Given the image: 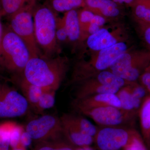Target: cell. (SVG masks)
<instances>
[{
    "mask_svg": "<svg viewBox=\"0 0 150 150\" xmlns=\"http://www.w3.org/2000/svg\"><path fill=\"white\" fill-rule=\"evenodd\" d=\"M1 55L4 70L15 75L23 74L31 58L26 44L8 25L4 26Z\"/></svg>",
    "mask_w": 150,
    "mask_h": 150,
    "instance_id": "3",
    "label": "cell"
},
{
    "mask_svg": "<svg viewBox=\"0 0 150 150\" xmlns=\"http://www.w3.org/2000/svg\"><path fill=\"white\" fill-rule=\"evenodd\" d=\"M116 43V39L105 28L100 29L96 33L90 35L87 41L88 47L94 51H101Z\"/></svg>",
    "mask_w": 150,
    "mask_h": 150,
    "instance_id": "13",
    "label": "cell"
},
{
    "mask_svg": "<svg viewBox=\"0 0 150 150\" xmlns=\"http://www.w3.org/2000/svg\"><path fill=\"white\" fill-rule=\"evenodd\" d=\"M75 150H95L91 147L90 146H88L81 147H78L76 148Z\"/></svg>",
    "mask_w": 150,
    "mask_h": 150,
    "instance_id": "36",
    "label": "cell"
},
{
    "mask_svg": "<svg viewBox=\"0 0 150 150\" xmlns=\"http://www.w3.org/2000/svg\"><path fill=\"white\" fill-rule=\"evenodd\" d=\"M136 3H142V4H150V0H137Z\"/></svg>",
    "mask_w": 150,
    "mask_h": 150,
    "instance_id": "37",
    "label": "cell"
},
{
    "mask_svg": "<svg viewBox=\"0 0 150 150\" xmlns=\"http://www.w3.org/2000/svg\"><path fill=\"white\" fill-rule=\"evenodd\" d=\"M140 134L133 128L107 126L98 129L94 143L98 150H119Z\"/></svg>",
    "mask_w": 150,
    "mask_h": 150,
    "instance_id": "5",
    "label": "cell"
},
{
    "mask_svg": "<svg viewBox=\"0 0 150 150\" xmlns=\"http://www.w3.org/2000/svg\"><path fill=\"white\" fill-rule=\"evenodd\" d=\"M2 16L1 7H0V71L4 70V67H3L2 58L1 55L2 41L3 32H4V26H3L1 23V17Z\"/></svg>",
    "mask_w": 150,
    "mask_h": 150,
    "instance_id": "32",
    "label": "cell"
},
{
    "mask_svg": "<svg viewBox=\"0 0 150 150\" xmlns=\"http://www.w3.org/2000/svg\"><path fill=\"white\" fill-rule=\"evenodd\" d=\"M72 105L76 112L104 106H112L121 108V103L116 94L102 93L85 98L82 99L73 100Z\"/></svg>",
    "mask_w": 150,
    "mask_h": 150,
    "instance_id": "11",
    "label": "cell"
},
{
    "mask_svg": "<svg viewBox=\"0 0 150 150\" xmlns=\"http://www.w3.org/2000/svg\"><path fill=\"white\" fill-rule=\"evenodd\" d=\"M139 118L141 135L149 150H150V95L142 103L138 113Z\"/></svg>",
    "mask_w": 150,
    "mask_h": 150,
    "instance_id": "17",
    "label": "cell"
},
{
    "mask_svg": "<svg viewBox=\"0 0 150 150\" xmlns=\"http://www.w3.org/2000/svg\"><path fill=\"white\" fill-rule=\"evenodd\" d=\"M13 150H25V149L24 147L22 146V147H19L17 146V147L15 148H14Z\"/></svg>",
    "mask_w": 150,
    "mask_h": 150,
    "instance_id": "38",
    "label": "cell"
},
{
    "mask_svg": "<svg viewBox=\"0 0 150 150\" xmlns=\"http://www.w3.org/2000/svg\"><path fill=\"white\" fill-rule=\"evenodd\" d=\"M75 147L66 139L61 138L38 142L33 150H75Z\"/></svg>",
    "mask_w": 150,
    "mask_h": 150,
    "instance_id": "21",
    "label": "cell"
},
{
    "mask_svg": "<svg viewBox=\"0 0 150 150\" xmlns=\"http://www.w3.org/2000/svg\"><path fill=\"white\" fill-rule=\"evenodd\" d=\"M20 86L28 104L36 109L40 96L47 89L30 83L23 78L20 82Z\"/></svg>",
    "mask_w": 150,
    "mask_h": 150,
    "instance_id": "19",
    "label": "cell"
},
{
    "mask_svg": "<svg viewBox=\"0 0 150 150\" xmlns=\"http://www.w3.org/2000/svg\"><path fill=\"white\" fill-rule=\"evenodd\" d=\"M144 40L148 45L150 46V25L141 26Z\"/></svg>",
    "mask_w": 150,
    "mask_h": 150,
    "instance_id": "33",
    "label": "cell"
},
{
    "mask_svg": "<svg viewBox=\"0 0 150 150\" xmlns=\"http://www.w3.org/2000/svg\"><path fill=\"white\" fill-rule=\"evenodd\" d=\"M100 29V26L93 23H90L87 27L88 31L91 35L96 33Z\"/></svg>",
    "mask_w": 150,
    "mask_h": 150,
    "instance_id": "35",
    "label": "cell"
},
{
    "mask_svg": "<svg viewBox=\"0 0 150 150\" xmlns=\"http://www.w3.org/2000/svg\"><path fill=\"white\" fill-rule=\"evenodd\" d=\"M56 37L58 42H63L68 38V35L62 19L58 18L56 25Z\"/></svg>",
    "mask_w": 150,
    "mask_h": 150,
    "instance_id": "30",
    "label": "cell"
},
{
    "mask_svg": "<svg viewBox=\"0 0 150 150\" xmlns=\"http://www.w3.org/2000/svg\"><path fill=\"white\" fill-rule=\"evenodd\" d=\"M130 83L120 88L116 94L121 102V108L137 115L143 102L133 95Z\"/></svg>",
    "mask_w": 150,
    "mask_h": 150,
    "instance_id": "14",
    "label": "cell"
},
{
    "mask_svg": "<svg viewBox=\"0 0 150 150\" xmlns=\"http://www.w3.org/2000/svg\"><path fill=\"white\" fill-rule=\"evenodd\" d=\"M94 76L103 85L112 86L120 88L130 83L108 70L102 71Z\"/></svg>",
    "mask_w": 150,
    "mask_h": 150,
    "instance_id": "23",
    "label": "cell"
},
{
    "mask_svg": "<svg viewBox=\"0 0 150 150\" xmlns=\"http://www.w3.org/2000/svg\"><path fill=\"white\" fill-rule=\"evenodd\" d=\"M28 105L24 96L0 80V118L22 116L27 112Z\"/></svg>",
    "mask_w": 150,
    "mask_h": 150,
    "instance_id": "7",
    "label": "cell"
},
{
    "mask_svg": "<svg viewBox=\"0 0 150 150\" xmlns=\"http://www.w3.org/2000/svg\"><path fill=\"white\" fill-rule=\"evenodd\" d=\"M60 117L63 136L70 144L81 147L90 146L93 143V137L82 132L67 118L65 113Z\"/></svg>",
    "mask_w": 150,
    "mask_h": 150,
    "instance_id": "12",
    "label": "cell"
},
{
    "mask_svg": "<svg viewBox=\"0 0 150 150\" xmlns=\"http://www.w3.org/2000/svg\"><path fill=\"white\" fill-rule=\"evenodd\" d=\"M144 51H137L132 55L124 53L112 62L110 72L129 83L137 81L136 74L143 66Z\"/></svg>",
    "mask_w": 150,
    "mask_h": 150,
    "instance_id": "9",
    "label": "cell"
},
{
    "mask_svg": "<svg viewBox=\"0 0 150 150\" xmlns=\"http://www.w3.org/2000/svg\"><path fill=\"white\" fill-rule=\"evenodd\" d=\"M68 38L72 41H76L81 35L78 12L75 9L66 12L62 18Z\"/></svg>",
    "mask_w": 150,
    "mask_h": 150,
    "instance_id": "16",
    "label": "cell"
},
{
    "mask_svg": "<svg viewBox=\"0 0 150 150\" xmlns=\"http://www.w3.org/2000/svg\"><path fill=\"white\" fill-rule=\"evenodd\" d=\"M78 113L89 117L95 123L104 127L119 126L134 121L137 116L121 108L112 106L86 109Z\"/></svg>",
    "mask_w": 150,
    "mask_h": 150,
    "instance_id": "8",
    "label": "cell"
},
{
    "mask_svg": "<svg viewBox=\"0 0 150 150\" xmlns=\"http://www.w3.org/2000/svg\"><path fill=\"white\" fill-rule=\"evenodd\" d=\"M134 13L141 26L150 25V4L135 3Z\"/></svg>",
    "mask_w": 150,
    "mask_h": 150,
    "instance_id": "24",
    "label": "cell"
},
{
    "mask_svg": "<svg viewBox=\"0 0 150 150\" xmlns=\"http://www.w3.org/2000/svg\"><path fill=\"white\" fill-rule=\"evenodd\" d=\"M77 84L73 93V100H76L102 93L116 94L119 88L100 83L95 76L76 83Z\"/></svg>",
    "mask_w": 150,
    "mask_h": 150,
    "instance_id": "10",
    "label": "cell"
},
{
    "mask_svg": "<svg viewBox=\"0 0 150 150\" xmlns=\"http://www.w3.org/2000/svg\"><path fill=\"white\" fill-rule=\"evenodd\" d=\"M38 0H0L3 16L8 17L28 7H35Z\"/></svg>",
    "mask_w": 150,
    "mask_h": 150,
    "instance_id": "18",
    "label": "cell"
},
{
    "mask_svg": "<svg viewBox=\"0 0 150 150\" xmlns=\"http://www.w3.org/2000/svg\"><path fill=\"white\" fill-rule=\"evenodd\" d=\"M105 23V19L102 16L100 15H95L90 23H93L96 24L100 27L104 24Z\"/></svg>",
    "mask_w": 150,
    "mask_h": 150,
    "instance_id": "34",
    "label": "cell"
},
{
    "mask_svg": "<svg viewBox=\"0 0 150 150\" xmlns=\"http://www.w3.org/2000/svg\"><path fill=\"white\" fill-rule=\"evenodd\" d=\"M23 129L21 126L16 124L13 126L10 134V144L12 148H15L18 146L20 144V139Z\"/></svg>",
    "mask_w": 150,
    "mask_h": 150,
    "instance_id": "27",
    "label": "cell"
},
{
    "mask_svg": "<svg viewBox=\"0 0 150 150\" xmlns=\"http://www.w3.org/2000/svg\"><path fill=\"white\" fill-rule=\"evenodd\" d=\"M25 131L36 143L64 137L61 118L53 115H43L30 121Z\"/></svg>",
    "mask_w": 150,
    "mask_h": 150,
    "instance_id": "6",
    "label": "cell"
},
{
    "mask_svg": "<svg viewBox=\"0 0 150 150\" xmlns=\"http://www.w3.org/2000/svg\"><path fill=\"white\" fill-rule=\"evenodd\" d=\"M56 12L49 5L35 6L33 12L35 40L43 56H57L59 49L56 37Z\"/></svg>",
    "mask_w": 150,
    "mask_h": 150,
    "instance_id": "2",
    "label": "cell"
},
{
    "mask_svg": "<svg viewBox=\"0 0 150 150\" xmlns=\"http://www.w3.org/2000/svg\"><path fill=\"white\" fill-rule=\"evenodd\" d=\"M67 70V60L64 58L41 55L30 58L25 68L23 78L33 84L56 91L64 79Z\"/></svg>",
    "mask_w": 150,
    "mask_h": 150,
    "instance_id": "1",
    "label": "cell"
},
{
    "mask_svg": "<svg viewBox=\"0 0 150 150\" xmlns=\"http://www.w3.org/2000/svg\"><path fill=\"white\" fill-rule=\"evenodd\" d=\"M33 139L30 134L26 131L22 133L20 139V144L24 147L29 146L31 144Z\"/></svg>",
    "mask_w": 150,
    "mask_h": 150,
    "instance_id": "31",
    "label": "cell"
},
{
    "mask_svg": "<svg viewBox=\"0 0 150 150\" xmlns=\"http://www.w3.org/2000/svg\"><path fill=\"white\" fill-rule=\"evenodd\" d=\"M123 150H149L141 134L134 139L129 144L123 149Z\"/></svg>",
    "mask_w": 150,
    "mask_h": 150,
    "instance_id": "29",
    "label": "cell"
},
{
    "mask_svg": "<svg viewBox=\"0 0 150 150\" xmlns=\"http://www.w3.org/2000/svg\"><path fill=\"white\" fill-rule=\"evenodd\" d=\"M67 118L85 134L93 137L95 136L98 129L91 122L82 115L74 113H65Z\"/></svg>",
    "mask_w": 150,
    "mask_h": 150,
    "instance_id": "20",
    "label": "cell"
},
{
    "mask_svg": "<svg viewBox=\"0 0 150 150\" xmlns=\"http://www.w3.org/2000/svg\"><path fill=\"white\" fill-rule=\"evenodd\" d=\"M49 5L56 12H66L85 6L84 0H48Z\"/></svg>",
    "mask_w": 150,
    "mask_h": 150,
    "instance_id": "22",
    "label": "cell"
},
{
    "mask_svg": "<svg viewBox=\"0 0 150 150\" xmlns=\"http://www.w3.org/2000/svg\"><path fill=\"white\" fill-rule=\"evenodd\" d=\"M78 14L82 34L83 30L87 28L95 14L93 12L87 8L83 9L80 11L78 12Z\"/></svg>",
    "mask_w": 150,
    "mask_h": 150,
    "instance_id": "26",
    "label": "cell"
},
{
    "mask_svg": "<svg viewBox=\"0 0 150 150\" xmlns=\"http://www.w3.org/2000/svg\"><path fill=\"white\" fill-rule=\"evenodd\" d=\"M10 134L8 129L0 125V150H9Z\"/></svg>",
    "mask_w": 150,
    "mask_h": 150,
    "instance_id": "28",
    "label": "cell"
},
{
    "mask_svg": "<svg viewBox=\"0 0 150 150\" xmlns=\"http://www.w3.org/2000/svg\"><path fill=\"white\" fill-rule=\"evenodd\" d=\"M35 7H28L9 17V27L27 46L31 57L42 55L35 40L33 12Z\"/></svg>",
    "mask_w": 150,
    "mask_h": 150,
    "instance_id": "4",
    "label": "cell"
},
{
    "mask_svg": "<svg viewBox=\"0 0 150 150\" xmlns=\"http://www.w3.org/2000/svg\"><path fill=\"white\" fill-rule=\"evenodd\" d=\"M87 8L96 11L105 16L114 17L120 14L117 4L112 0H84Z\"/></svg>",
    "mask_w": 150,
    "mask_h": 150,
    "instance_id": "15",
    "label": "cell"
},
{
    "mask_svg": "<svg viewBox=\"0 0 150 150\" xmlns=\"http://www.w3.org/2000/svg\"><path fill=\"white\" fill-rule=\"evenodd\" d=\"M56 92L48 89L43 92L38 100L36 110L41 111L53 107L55 103Z\"/></svg>",
    "mask_w": 150,
    "mask_h": 150,
    "instance_id": "25",
    "label": "cell"
}]
</instances>
